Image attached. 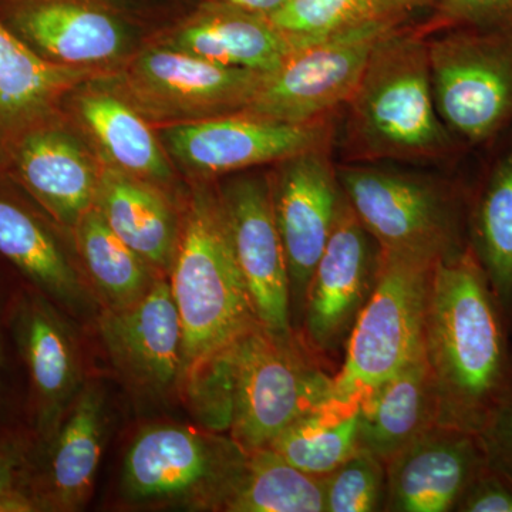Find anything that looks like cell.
Returning a JSON list of instances; mask_svg holds the SVG:
<instances>
[{"instance_id": "5", "label": "cell", "mask_w": 512, "mask_h": 512, "mask_svg": "<svg viewBox=\"0 0 512 512\" xmlns=\"http://www.w3.org/2000/svg\"><path fill=\"white\" fill-rule=\"evenodd\" d=\"M350 207L383 254L436 264L468 247L460 198L431 183L369 167L340 170Z\"/></svg>"}, {"instance_id": "8", "label": "cell", "mask_w": 512, "mask_h": 512, "mask_svg": "<svg viewBox=\"0 0 512 512\" xmlns=\"http://www.w3.org/2000/svg\"><path fill=\"white\" fill-rule=\"evenodd\" d=\"M434 103L448 130L484 144L512 127V32L453 29L429 42Z\"/></svg>"}, {"instance_id": "9", "label": "cell", "mask_w": 512, "mask_h": 512, "mask_svg": "<svg viewBox=\"0 0 512 512\" xmlns=\"http://www.w3.org/2000/svg\"><path fill=\"white\" fill-rule=\"evenodd\" d=\"M265 76L161 45L141 50L106 79L148 121L178 124L244 111Z\"/></svg>"}, {"instance_id": "35", "label": "cell", "mask_w": 512, "mask_h": 512, "mask_svg": "<svg viewBox=\"0 0 512 512\" xmlns=\"http://www.w3.org/2000/svg\"><path fill=\"white\" fill-rule=\"evenodd\" d=\"M456 511L512 512V484L485 461L458 501Z\"/></svg>"}, {"instance_id": "33", "label": "cell", "mask_w": 512, "mask_h": 512, "mask_svg": "<svg viewBox=\"0 0 512 512\" xmlns=\"http://www.w3.org/2000/svg\"><path fill=\"white\" fill-rule=\"evenodd\" d=\"M325 512H376L384 510L386 464L357 450L349 460L323 478Z\"/></svg>"}, {"instance_id": "27", "label": "cell", "mask_w": 512, "mask_h": 512, "mask_svg": "<svg viewBox=\"0 0 512 512\" xmlns=\"http://www.w3.org/2000/svg\"><path fill=\"white\" fill-rule=\"evenodd\" d=\"M468 244L512 328V150L495 165L471 205Z\"/></svg>"}, {"instance_id": "1", "label": "cell", "mask_w": 512, "mask_h": 512, "mask_svg": "<svg viewBox=\"0 0 512 512\" xmlns=\"http://www.w3.org/2000/svg\"><path fill=\"white\" fill-rule=\"evenodd\" d=\"M512 328L473 248L431 271L424 356L439 426L480 434L512 400Z\"/></svg>"}, {"instance_id": "18", "label": "cell", "mask_w": 512, "mask_h": 512, "mask_svg": "<svg viewBox=\"0 0 512 512\" xmlns=\"http://www.w3.org/2000/svg\"><path fill=\"white\" fill-rule=\"evenodd\" d=\"M384 464L383 511L450 512L485 466V456L478 434L436 426Z\"/></svg>"}, {"instance_id": "24", "label": "cell", "mask_w": 512, "mask_h": 512, "mask_svg": "<svg viewBox=\"0 0 512 512\" xmlns=\"http://www.w3.org/2000/svg\"><path fill=\"white\" fill-rule=\"evenodd\" d=\"M436 426V386L424 356L379 384L360 402L359 450L386 463Z\"/></svg>"}, {"instance_id": "30", "label": "cell", "mask_w": 512, "mask_h": 512, "mask_svg": "<svg viewBox=\"0 0 512 512\" xmlns=\"http://www.w3.org/2000/svg\"><path fill=\"white\" fill-rule=\"evenodd\" d=\"M430 0H289L269 20L293 37L318 40L376 26L399 28Z\"/></svg>"}, {"instance_id": "36", "label": "cell", "mask_w": 512, "mask_h": 512, "mask_svg": "<svg viewBox=\"0 0 512 512\" xmlns=\"http://www.w3.org/2000/svg\"><path fill=\"white\" fill-rule=\"evenodd\" d=\"M485 461L512 484V400L478 434Z\"/></svg>"}, {"instance_id": "31", "label": "cell", "mask_w": 512, "mask_h": 512, "mask_svg": "<svg viewBox=\"0 0 512 512\" xmlns=\"http://www.w3.org/2000/svg\"><path fill=\"white\" fill-rule=\"evenodd\" d=\"M359 406L323 407L286 427L268 448L292 466L325 478L359 450Z\"/></svg>"}, {"instance_id": "17", "label": "cell", "mask_w": 512, "mask_h": 512, "mask_svg": "<svg viewBox=\"0 0 512 512\" xmlns=\"http://www.w3.org/2000/svg\"><path fill=\"white\" fill-rule=\"evenodd\" d=\"M100 335L113 365L137 390L161 396L180 384L183 328L170 282L164 278H157L133 305L106 309Z\"/></svg>"}, {"instance_id": "4", "label": "cell", "mask_w": 512, "mask_h": 512, "mask_svg": "<svg viewBox=\"0 0 512 512\" xmlns=\"http://www.w3.org/2000/svg\"><path fill=\"white\" fill-rule=\"evenodd\" d=\"M434 265L382 252L379 279L345 346L326 407L355 409L379 384L424 357Z\"/></svg>"}, {"instance_id": "23", "label": "cell", "mask_w": 512, "mask_h": 512, "mask_svg": "<svg viewBox=\"0 0 512 512\" xmlns=\"http://www.w3.org/2000/svg\"><path fill=\"white\" fill-rule=\"evenodd\" d=\"M93 82L72 94V104L104 164L160 187L170 184L173 168L150 121L109 86Z\"/></svg>"}, {"instance_id": "16", "label": "cell", "mask_w": 512, "mask_h": 512, "mask_svg": "<svg viewBox=\"0 0 512 512\" xmlns=\"http://www.w3.org/2000/svg\"><path fill=\"white\" fill-rule=\"evenodd\" d=\"M0 170L53 220L73 229L96 204L103 164L59 117L12 144Z\"/></svg>"}, {"instance_id": "29", "label": "cell", "mask_w": 512, "mask_h": 512, "mask_svg": "<svg viewBox=\"0 0 512 512\" xmlns=\"http://www.w3.org/2000/svg\"><path fill=\"white\" fill-rule=\"evenodd\" d=\"M224 511L325 512L323 478L299 470L271 448L249 451Z\"/></svg>"}, {"instance_id": "22", "label": "cell", "mask_w": 512, "mask_h": 512, "mask_svg": "<svg viewBox=\"0 0 512 512\" xmlns=\"http://www.w3.org/2000/svg\"><path fill=\"white\" fill-rule=\"evenodd\" d=\"M94 207L104 221L151 269L170 275L181 224L160 185L103 163Z\"/></svg>"}, {"instance_id": "6", "label": "cell", "mask_w": 512, "mask_h": 512, "mask_svg": "<svg viewBox=\"0 0 512 512\" xmlns=\"http://www.w3.org/2000/svg\"><path fill=\"white\" fill-rule=\"evenodd\" d=\"M231 437L245 451L268 447L293 421L330 402L332 379L295 335L258 325L238 339Z\"/></svg>"}, {"instance_id": "25", "label": "cell", "mask_w": 512, "mask_h": 512, "mask_svg": "<svg viewBox=\"0 0 512 512\" xmlns=\"http://www.w3.org/2000/svg\"><path fill=\"white\" fill-rule=\"evenodd\" d=\"M5 185V173L0 170V255L47 298L74 312L92 311L94 303L89 288L77 275L55 235Z\"/></svg>"}, {"instance_id": "3", "label": "cell", "mask_w": 512, "mask_h": 512, "mask_svg": "<svg viewBox=\"0 0 512 512\" xmlns=\"http://www.w3.org/2000/svg\"><path fill=\"white\" fill-rule=\"evenodd\" d=\"M168 276L183 328L184 372L261 325L239 269L221 195L205 185L195 188L188 202Z\"/></svg>"}, {"instance_id": "7", "label": "cell", "mask_w": 512, "mask_h": 512, "mask_svg": "<svg viewBox=\"0 0 512 512\" xmlns=\"http://www.w3.org/2000/svg\"><path fill=\"white\" fill-rule=\"evenodd\" d=\"M229 437L175 424L141 430L124 460L123 490L134 503H183L224 511L247 466Z\"/></svg>"}, {"instance_id": "21", "label": "cell", "mask_w": 512, "mask_h": 512, "mask_svg": "<svg viewBox=\"0 0 512 512\" xmlns=\"http://www.w3.org/2000/svg\"><path fill=\"white\" fill-rule=\"evenodd\" d=\"M308 42L276 28L265 16L210 2L165 37L163 45L222 66L271 73Z\"/></svg>"}, {"instance_id": "12", "label": "cell", "mask_w": 512, "mask_h": 512, "mask_svg": "<svg viewBox=\"0 0 512 512\" xmlns=\"http://www.w3.org/2000/svg\"><path fill=\"white\" fill-rule=\"evenodd\" d=\"M380 265L382 249L345 198L303 302L299 320L309 349L330 355L345 348L375 291Z\"/></svg>"}, {"instance_id": "10", "label": "cell", "mask_w": 512, "mask_h": 512, "mask_svg": "<svg viewBox=\"0 0 512 512\" xmlns=\"http://www.w3.org/2000/svg\"><path fill=\"white\" fill-rule=\"evenodd\" d=\"M394 29L350 30L299 46L278 69L266 73L245 113L289 124L330 116L348 103L373 49Z\"/></svg>"}, {"instance_id": "19", "label": "cell", "mask_w": 512, "mask_h": 512, "mask_svg": "<svg viewBox=\"0 0 512 512\" xmlns=\"http://www.w3.org/2000/svg\"><path fill=\"white\" fill-rule=\"evenodd\" d=\"M110 72L49 62L0 20V158L28 131L59 119L80 86Z\"/></svg>"}, {"instance_id": "13", "label": "cell", "mask_w": 512, "mask_h": 512, "mask_svg": "<svg viewBox=\"0 0 512 512\" xmlns=\"http://www.w3.org/2000/svg\"><path fill=\"white\" fill-rule=\"evenodd\" d=\"M328 150L309 151L281 161L269 181L276 227L288 265L292 313L296 312L298 319L313 271L346 198Z\"/></svg>"}, {"instance_id": "26", "label": "cell", "mask_w": 512, "mask_h": 512, "mask_svg": "<svg viewBox=\"0 0 512 512\" xmlns=\"http://www.w3.org/2000/svg\"><path fill=\"white\" fill-rule=\"evenodd\" d=\"M104 433V396L96 384L82 387L50 441L39 507L76 511L89 501L99 468Z\"/></svg>"}, {"instance_id": "34", "label": "cell", "mask_w": 512, "mask_h": 512, "mask_svg": "<svg viewBox=\"0 0 512 512\" xmlns=\"http://www.w3.org/2000/svg\"><path fill=\"white\" fill-rule=\"evenodd\" d=\"M437 26L512 32V0H440Z\"/></svg>"}, {"instance_id": "37", "label": "cell", "mask_w": 512, "mask_h": 512, "mask_svg": "<svg viewBox=\"0 0 512 512\" xmlns=\"http://www.w3.org/2000/svg\"><path fill=\"white\" fill-rule=\"evenodd\" d=\"M26 481L28 474L20 451L12 447L0 448V498L19 495L33 497L28 493Z\"/></svg>"}, {"instance_id": "32", "label": "cell", "mask_w": 512, "mask_h": 512, "mask_svg": "<svg viewBox=\"0 0 512 512\" xmlns=\"http://www.w3.org/2000/svg\"><path fill=\"white\" fill-rule=\"evenodd\" d=\"M237 342L192 363L180 380L192 416L212 433L231 431L234 423Z\"/></svg>"}, {"instance_id": "14", "label": "cell", "mask_w": 512, "mask_h": 512, "mask_svg": "<svg viewBox=\"0 0 512 512\" xmlns=\"http://www.w3.org/2000/svg\"><path fill=\"white\" fill-rule=\"evenodd\" d=\"M0 20L62 66L110 69L130 52L127 26L103 0H0Z\"/></svg>"}, {"instance_id": "11", "label": "cell", "mask_w": 512, "mask_h": 512, "mask_svg": "<svg viewBox=\"0 0 512 512\" xmlns=\"http://www.w3.org/2000/svg\"><path fill=\"white\" fill-rule=\"evenodd\" d=\"M330 140V116L312 123L289 124L245 111L170 124L161 133V143L170 156L201 177L281 163L309 151L326 150Z\"/></svg>"}, {"instance_id": "15", "label": "cell", "mask_w": 512, "mask_h": 512, "mask_svg": "<svg viewBox=\"0 0 512 512\" xmlns=\"http://www.w3.org/2000/svg\"><path fill=\"white\" fill-rule=\"evenodd\" d=\"M235 256L261 326L293 335L291 289L269 181L235 178L221 192Z\"/></svg>"}, {"instance_id": "2", "label": "cell", "mask_w": 512, "mask_h": 512, "mask_svg": "<svg viewBox=\"0 0 512 512\" xmlns=\"http://www.w3.org/2000/svg\"><path fill=\"white\" fill-rule=\"evenodd\" d=\"M352 154L367 158H437L454 138L434 103L429 42L392 30L377 43L348 103Z\"/></svg>"}, {"instance_id": "20", "label": "cell", "mask_w": 512, "mask_h": 512, "mask_svg": "<svg viewBox=\"0 0 512 512\" xmlns=\"http://www.w3.org/2000/svg\"><path fill=\"white\" fill-rule=\"evenodd\" d=\"M15 333L32 383L36 430L49 444L82 390L76 339L62 316L40 296L20 301Z\"/></svg>"}, {"instance_id": "28", "label": "cell", "mask_w": 512, "mask_h": 512, "mask_svg": "<svg viewBox=\"0 0 512 512\" xmlns=\"http://www.w3.org/2000/svg\"><path fill=\"white\" fill-rule=\"evenodd\" d=\"M87 274L107 309H123L140 301L157 276L104 221L96 207L72 229Z\"/></svg>"}, {"instance_id": "38", "label": "cell", "mask_w": 512, "mask_h": 512, "mask_svg": "<svg viewBox=\"0 0 512 512\" xmlns=\"http://www.w3.org/2000/svg\"><path fill=\"white\" fill-rule=\"evenodd\" d=\"M210 2L269 18L279 9L284 8L289 0H210Z\"/></svg>"}]
</instances>
